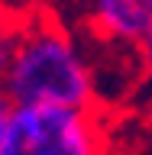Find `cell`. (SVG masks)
<instances>
[{"label": "cell", "instance_id": "1", "mask_svg": "<svg viewBox=\"0 0 152 155\" xmlns=\"http://www.w3.org/2000/svg\"><path fill=\"white\" fill-rule=\"evenodd\" d=\"M10 104H78L91 107L97 78L87 55L55 23H36L16 42V55L0 81Z\"/></svg>", "mask_w": 152, "mask_h": 155}, {"label": "cell", "instance_id": "2", "mask_svg": "<svg viewBox=\"0 0 152 155\" xmlns=\"http://www.w3.org/2000/svg\"><path fill=\"white\" fill-rule=\"evenodd\" d=\"M104 136L91 107L13 104L0 139V155H91Z\"/></svg>", "mask_w": 152, "mask_h": 155}, {"label": "cell", "instance_id": "3", "mask_svg": "<svg viewBox=\"0 0 152 155\" xmlns=\"http://www.w3.org/2000/svg\"><path fill=\"white\" fill-rule=\"evenodd\" d=\"M91 26L113 45L136 48L152 29V0H91Z\"/></svg>", "mask_w": 152, "mask_h": 155}, {"label": "cell", "instance_id": "4", "mask_svg": "<svg viewBox=\"0 0 152 155\" xmlns=\"http://www.w3.org/2000/svg\"><path fill=\"white\" fill-rule=\"evenodd\" d=\"M16 42H19V36H13L10 29L0 26V81H3V74H7L13 55H16Z\"/></svg>", "mask_w": 152, "mask_h": 155}, {"label": "cell", "instance_id": "5", "mask_svg": "<svg viewBox=\"0 0 152 155\" xmlns=\"http://www.w3.org/2000/svg\"><path fill=\"white\" fill-rule=\"evenodd\" d=\"M136 55H139V65H143V71H146V78L152 81V29L143 36V42L136 45Z\"/></svg>", "mask_w": 152, "mask_h": 155}, {"label": "cell", "instance_id": "6", "mask_svg": "<svg viewBox=\"0 0 152 155\" xmlns=\"http://www.w3.org/2000/svg\"><path fill=\"white\" fill-rule=\"evenodd\" d=\"M10 97L3 94V87H0V139H3V126H7V116H10Z\"/></svg>", "mask_w": 152, "mask_h": 155}]
</instances>
